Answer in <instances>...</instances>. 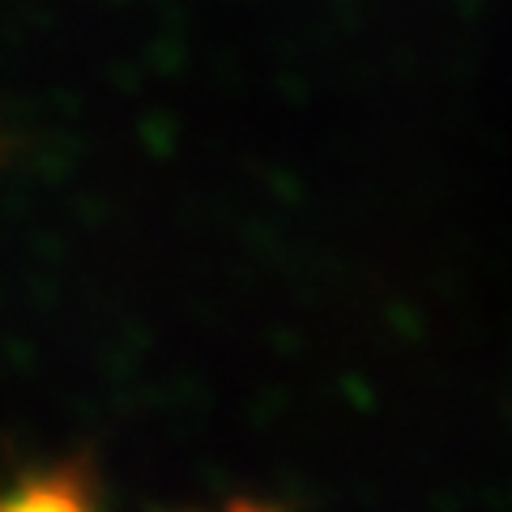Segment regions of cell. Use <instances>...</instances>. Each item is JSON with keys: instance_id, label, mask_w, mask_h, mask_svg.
<instances>
[{"instance_id": "2", "label": "cell", "mask_w": 512, "mask_h": 512, "mask_svg": "<svg viewBox=\"0 0 512 512\" xmlns=\"http://www.w3.org/2000/svg\"><path fill=\"white\" fill-rule=\"evenodd\" d=\"M214 512H282V508H274V504H261V500H227L222 508H214Z\"/></svg>"}, {"instance_id": "1", "label": "cell", "mask_w": 512, "mask_h": 512, "mask_svg": "<svg viewBox=\"0 0 512 512\" xmlns=\"http://www.w3.org/2000/svg\"><path fill=\"white\" fill-rule=\"evenodd\" d=\"M0 512H103V504L86 470L52 466L0 487Z\"/></svg>"}]
</instances>
